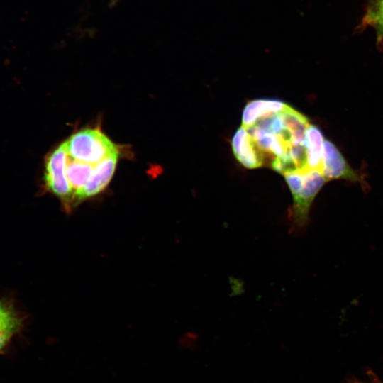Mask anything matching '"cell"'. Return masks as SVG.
I'll return each mask as SVG.
<instances>
[{
    "instance_id": "cell-1",
    "label": "cell",
    "mask_w": 383,
    "mask_h": 383,
    "mask_svg": "<svg viewBox=\"0 0 383 383\" xmlns=\"http://www.w3.org/2000/svg\"><path fill=\"white\" fill-rule=\"evenodd\" d=\"M293 202L289 210L290 231L295 235L304 233L309 226L313 200L328 182L322 172L312 170L284 175Z\"/></svg>"
},
{
    "instance_id": "cell-2",
    "label": "cell",
    "mask_w": 383,
    "mask_h": 383,
    "mask_svg": "<svg viewBox=\"0 0 383 383\" xmlns=\"http://www.w3.org/2000/svg\"><path fill=\"white\" fill-rule=\"evenodd\" d=\"M65 143L70 157L92 165L118 151L116 145L98 128L79 131Z\"/></svg>"
},
{
    "instance_id": "cell-3",
    "label": "cell",
    "mask_w": 383,
    "mask_h": 383,
    "mask_svg": "<svg viewBox=\"0 0 383 383\" xmlns=\"http://www.w3.org/2000/svg\"><path fill=\"white\" fill-rule=\"evenodd\" d=\"M67 158L64 142L45 159L43 182L48 191L58 197L69 212L73 209V191L66 176Z\"/></svg>"
},
{
    "instance_id": "cell-4",
    "label": "cell",
    "mask_w": 383,
    "mask_h": 383,
    "mask_svg": "<svg viewBox=\"0 0 383 383\" xmlns=\"http://www.w3.org/2000/svg\"><path fill=\"white\" fill-rule=\"evenodd\" d=\"M322 173L327 181L346 179L362 182L361 177L347 162L337 147L324 139L322 154Z\"/></svg>"
},
{
    "instance_id": "cell-5",
    "label": "cell",
    "mask_w": 383,
    "mask_h": 383,
    "mask_svg": "<svg viewBox=\"0 0 383 383\" xmlns=\"http://www.w3.org/2000/svg\"><path fill=\"white\" fill-rule=\"evenodd\" d=\"M118 158L117 151L94 165L87 182L77 198L76 206L84 200L96 196L106 187L115 172Z\"/></svg>"
},
{
    "instance_id": "cell-6",
    "label": "cell",
    "mask_w": 383,
    "mask_h": 383,
    "mask_svg": "<svg viewBox=\"0 0 383 383\" xmlns=\"http://www.w3.org/2000/svg\"><path fill=\"white\" fill-rule=\"evenodd\" d=\"M232 148L237 160L247 168H257L264 164L265 156L263 151L243 126L233 137Z\"/></svg>"
},
{
    "instance_id": "cell-7",
    "label": "cell",
    "mask_w": 383,
    "mask_h": 383,
    "mask_svg": "<svg viewBox=\"0 0 383 383\" xmlns=\"http://www.w3.org/2000/svg\"><path fill=\"white\" fill-rule=\"evenodd\" d=\"M288 104L277 99H255L248 102L243 111L242 126L245 128L252 126L257 121L277 114Z\"/></svg>"
},
{
    "instance_id": "cell-8",
    "label": "cell",
    "mask_w": 383,
    "mask_h": 383,
    "mask_svg": "<svg viewBox=\"0 0 383 383\" xmlns=\"http://www.w3.org/2000/svg\"><path fill=\"white\" fill-rule=\"evenodd\" d=\"M324 138L321 130L314 125L308 127L303 144L306 148L309 170L322 172V154Z\"/></svg>"
},
{
    "instance_id": "cell-9",
    "label": "cell",
    "mask_w": 383,
    "mask_h": 383,
    "mask_svg": "<svg viewBox=\"0 0 383 383\" xmlns=\"http://www.w3.org/2000/svg\"><path fill=\"white\" fill-rule=\"evenodd\" d=\"M94 167V165L74 160L68 156L66 176L73 191V208L76 207L77 198L87 182Z\"/></svg>"
},
{
    "instance_id": "cell-10",
    "label": "cell",
    "mask_w": 383,
    "mask_h": 383,
    "mask_svg": "<svg viewBox=\"0 0 383 383\" xmlns=\"http://www.w3.org/2000/svg\"><path fill=\"white\" fill-rule=\"evenodd\" d=\"M284 127L290 133L295 145L303 143L309 126L308 118L288 105L278 113Z\"/></svg>"
},
{
    "instance_id": "cell-11",
    "label": "cell",
    "mask_w": 383,
    "mask_h": 383,
    "mask_svg": "<svg viewBox=\"0 0 383 383\" xmlns=\"http://www.w3.org/2000/svg\"><path fill=\"white\" fill-rule=\"evenodd\" d=\"M362 24L374 28L379 38H383V0L368 1Z\"/></svg>"
},
{
    "instance_id": "cell-12",
    "label": "cell",
    "mask_w": 383,
    "mask_h": 383,
    "mask_svg": "<svg viewBox=\"0 0 383 383\" xmlns=\"http://www.w3.org/2000/svg\"><path fill=\"white\" fill-rule=\"evenodd\" d=\"M22 326L21 317L0 324V353L8 345L13 336L20 331Z\"/></svg>"
},
{
    "instance_id": "cell-13",
    "label": "cell",
    "mask_w": 383,
    "mask_h": 383,
    "mask_svg": "<svg viewBox=\"0 0 383 383\" xmlns=\"http://www.w3.org/2000/svg\"><path fill=\"white\" fill-rule=\"evenodd\" d=\"M20 317L8 301L0 299V324Z\"/></svg>"
}]
</instances>
